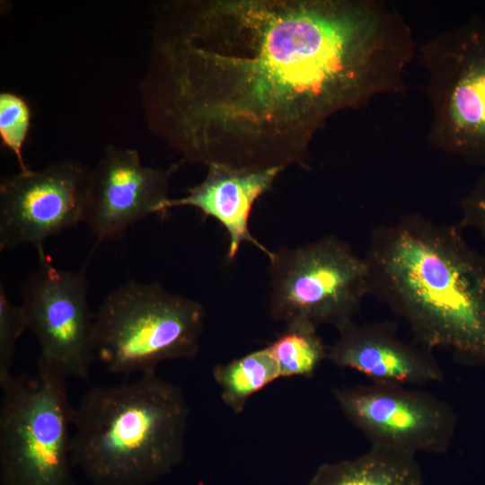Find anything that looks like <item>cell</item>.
I'll return each instance as SVG.
<instances>
[{
    "instance_id": "cell-1",
    "label": "cell",
    "mask_w": 485,
    "mask_h": 485,
    "mask_svg": "<svg viewBox=\"0 0 485 485\" xmlns=\"http://www.w3.org/2000/svg\"><path fill=\"white\" fill-rule=\"evenodd\" d=\"M412 31L380 0H177L155 13L141 92L191 163L306 168L336 113L401 93Z\"/></svg>"
},
{
    "instance_id": "cell-2",
    "label": "cell",
    "mask_w": 485,
    "mask_h": 485,
    "mask_svg": "<svg viewBox=\"0 0 485 485\" xmlns=\"http://www.w3.org/2000/svg\"><path fill=\"white\" fill-rule=\"evenodd\" d=\"M371 294L410 327L416 343L485 366V255L461 228L409 214L370 234Z\"/></svg>"
},
{
    "instance_id": "cell-3",
    "label": "cell",
    "mask_w": 485,
    "mask_h": 485,
    "mask_svg": "<svg viewBox=\"0 0 485 485\" xmlns=\"http://www.w3.org/2000/svg\"><path fill=\"white\" fill-rule=\"evenodd\" d=\"M190 410L156 372L94 386L73 410L72 462L93 485H146L184 457Z\"/></svg>"
},
{
    "instance_id": "cell-4",
    "label": "cell",
    "mask_w": 485,
    "mask_h": 485,
    "mask_svg": "<svg viewBox=\"0 0 485 485\" xmlns=\"http://www.w3.org/2000/svg\"><path fill=\"white\" fill-rule=\"evenodd\" d=\"M206 313L197 301L158 283L130 280L103 299L93 317V354L111 374L156 372L173 359H192Z\"/></svg>"
},
{
    "instance_id": "cell-5",
    "label": "cell",
    "mask_w": 485,
    "mask_h": 485,
    "mask_svg": "<svg viewBox=\"0 0 485 485\" xmlns=\"http://www.w3.org/2000/svg\"><path fill=\"white\" fill-rule=\"evenodd\" d=\"M66 381L38 366L37 377L0 384L2 485H73V410Z\"/></svg>"
},
{
    "instance_id": "cell-6",
    "label": "cell",
    "mask_w": 485,
    "mask_h": 485,
    "mask_svg": "<svg viewBox=\"0 0 485 485\" xmlns=\"http://www.w3.org/2000/svg\"><path fill=\"white\" fill-rule=\"evenodd\" d=\"M431 110L428 141L485 167V21L472 18L418 47Z\"/></svg>"
},
{
    "instance_id": "cell-7",
    "label": "cell",
    "mask_w": 485,
    "mask_h": 485,
    "mask_svg": "<svg viewBox=\"0 0 485 485\" xmlns=\"http://www.w3.org/2000/svg\"><path fill=\"white\" fill-rule=\"evenodd\" d=\"M268 258L270 313L287 326L330 324L338 330L353 322L371 294L366 260L334 235Z\"/></svg>"
},
{
    "instance_id": "cell-8",
    "label": "cell",
    "mask_w": 485,
    "mask_h": 485,
    "mask_svg": "<svg viewBox=\"0 0 485 485\" xmlns=\"http://www.w3.org/2000/svg\"><path fill=\"white\" fill-rule=\"evenodd\" d=\"M37 250L39 262L22 285L21 306L39 344L38 366L65 380L86 379L94 358V315L84 270L58 269L43 246Z\"/></svg>"
},
{
    "instance_id": "cell-9",
    "label": "cell",
    "mask_w": 485,
    "mask_h": 485,
    "mask_svg": "<svg viewBox=\"0 0 485 485\" xmlns=\"http://www.w3.org/2000/svg\"><path fill=\"white\" fill-rule=\"evenodd\" d=\"M333 395L371 445L416 456L443 454L451 445L457 417L446 401L430 392L372 383L336 388Z\"/></svg>"
},
{
    "instance_id": "cell-10",
    "label": "cell",
    "mask_w": 485,
    "mask_h": 485,
    "mask_svg": "<svg viewBox=\"0 0 485 485\" xmlns=\"http://www.w3.org/2000/svg\"><path fill=\"white\" fill-rule=\"evenodd\" d=\"M90 171L75 161L20 172L0 184V250L36 248L84 222Z\"/></svg>"
},
{
    "instance_id": "cell-11",
    "label": "cell",
    "mask_w": 485,
    "mask_h": 485,
    "mask_svg": "<svg viewBox=\"0 0 485 485\" xmlns=\"http://www.w3.org/2000/svg\"><path fill=\"white\" fill-rule=\"evenodd\" d=\"M176 165L146 166L135 149L106 146L90 171L84 222L99 241L118 239L139 220L164 212Z\"/></svg>"
},
{
    "instance_id": "cell-12",
    "label": "cell",
    "mask_w": 485,
    "mask_h": 485,
    "mask_svg": "<svg viewBox=\"0 0 485 485\" xmlns=\"http://www.w3.org/2000/svg\"><path fill=\"white\" fill-rule=\"evenodd\" d=\"M337 331L339 337L328 348L327 358L365 375L373 383L410 386L444 379L432 350L401 340L393 322L353 321Z\"/></svg>"
},
{
    "instance_id": "cell-13",
    "label": "cell",
    "mask_w": 485,
    "mask_h": 485,
    "mask_svg": "<svg viewBox=\"0 0 485 485\" xmlns=\"http://www.w3.org/2000/svg\"><path fill=\"white\" fill-rule=\"evenodd\" d=\"M204 180L188 190L180 198H169L164 212L172 207H193L205 216L215 218L225 229L229 246L227 258L234 260L243 242H251L271 254L253 237L249 229L251 212L257 199L269 191L284 168L240 169L225 165H208Z\"/></svg>"
},
{
    "instance_id": "cell-14",
    "label": "cell",
    "mask_w": 485,
    "mask_h": 485,
    "mask_svg": "<svg viewBox=\"0 0 485 485\" xmlns=\"http://www.w3.org/2000/svg\"><path fill=\"white\" fill-rule=\"evenodd\" d=\"M308 485H426L416 455L371 445L363 454L321 465Z\"/></svg>"
},
{
    "instance_id": "cell-15",
    "label": "cell",
    "mask_w": 485,
    "mask_h": 485,
    "mask_svg": "<svg viewBox=\"0 0 485 485\" xmlns=\"http://www.w3.org/2000/svg\"><path fill=\"white\" fill-rule=\"evenodd\" d=\"M213 377L221 390L224 402L240 413L249 397L281 375L277 361L266 347L216 366L213 369Z\"/></svg>"
},
{
    "instance_id": "cell-16",
    "label": "cell",
    "mask_w": 485,
    "mask_h": 485,
    "mask_svg": "<svg viewBox=\"0 0 485 485\" xmlns=\"http://www.w3.org/2000/svg\"><path fill=\"white\" fill-rule=\"evenodd\" d=\"M278 363L281 376H311L327 358L328 348L317 328L294 323L268 346Z\"/></svg>"
},
{
    "instance_id": "cell-17",
    "label": "cell",
    "mask_w": 485,
    "mask_h": 485,
    "mask_svg": "<svg viewBox=\"0 0 485 485\" xmlns=\"http://www.w3.org/2000/svg\"><path fill=\"white\" fill-rule=\"evenodd\" d=\"M31 112L25 99L11 92L0 93V137L16 157L20 172H28L22 149L27 138Z\"/></svg>"
},
{
    "instance_id": "cell-18",
    "label": "cell",
    "mask_w": 485,
    "mask_h": 485,
    "mask_svg": "<svg viewBox=\"0 0 485 485\" xmlns=\"http://www.w3.org/2000/svg\"><path fill=\"white\" fill-rule=\"evenodd\" d=\"M27 329L23 310L13 304L4 285L0 286V383L13 375L15 347L18 339Z\"/></svg>"
},
{
    "instance_id": "cell-19",
    "label": "cell",
    "mask_w": 485,
    "mask_h": 485,
    "mask_svg": "<svg viewBox=\"0 0 485 485\" xmlns=\"http://www.w3.org/2000/svg\"><path fill=\"white\" fill-rule=\"evenodd\" d=\"M458 226L475 230L485 242V172L460 202Z\"/></svg>"
}]
</instances>
